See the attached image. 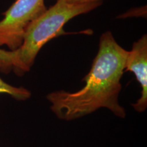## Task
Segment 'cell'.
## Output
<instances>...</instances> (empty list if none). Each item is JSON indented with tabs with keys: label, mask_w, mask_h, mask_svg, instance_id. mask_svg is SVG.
Listing matches in <instances>:
<instances>
[{
	"label": "cell",
	"mask_w": 147,
	"mask_h": 147,
	"mask_svg": "<svg viewBox=\"0 0 147 147\" xmlns=\"http://www.w3.org/2000/svg\"><path fill=\"white\" fill-rule=\"evenodd\" d=\"M127 53L116 42L111 32L103 33L98 53L83 78L84 87L74 93L61 90L47 95L53 113L61 120L72 121L104 108L124 118L126 113L119 104V96Z\"/></svg>",
	"instance_id": "6da1fadb"
},
{
	"label": "cell",
	"mask_w": 147,
	"mask_h": 147,
	"mask_svg": "<svg viewBox=\"0 0 147 147\" xmlns=\"http://www.w3.org/2000/svg\"><path fill=\"white\" fill-rule=\"evenodd\" d=\"M102 5L100 2L69 4L62 1L47 9L27 27L23 44L15 50L17 65L13 71L23 76L30 70L39 51L47 42L64 33L63 27L69 20L91 12Z\"/></svg>",
	"instance_id": "7a4b0ae2"
},
{
	"label": "cell",
	"mask_w": 147,
	"mask_h": 147,
	"mask_svg": "<svg viewBox=\"0 0 147 147\" xmlns=\"http://www.w3.org/2000/svg\"><path fill=\"white\" fill-rule=\"evenodd\" d=\"M47 10L45 0H16L0 21V47L15 51L23 44L29 25Z\"/></svg>",
	"instance_id": "3957f363"
},
{
	"label": "cell",
	"mask_w": 147,
	"mask_h": 147,
	"mask_svg": "<svg viewBox=\"0 0 147 147\" xmlns=\"http://www.w3.org/2000/svg\"><path fill=\"white\" fill-rule=\"evenodd\" d=\"M125 71L135 74L142 87L141 96L132 104L136 111L142 113L147 107V36L143 35L138 41L134 42L131 50L128 51L125 61Z\"/></svg>",
	"instance_id": "277c9868"
},
{
	"label": "cell",
	"mask_w": 147,
	"mask_h": 147,
	"mask_svg": "<svg viewBox=\"0 0 147 147\" xmlns=\"http://www.w3.org/2000/svg\"><path fill=\"white\" fill-rule=\"evenodd\" d=\"M0 93H5L17 100H26L30 98L31 92L23 87H16L6 83L0 78Z\"/></svg>",
	"instance_id": "5b68a950"
},
{
	"label": "cell",
	"mask_w": 147,
	"mask_h": 147,
	"mask_svg": "<svg viewBox=\"0 0 147 147\" xmlns=\"http://www.w3.org/2000/svg\"><path fill=\"white\" fill-rule=\"evenodd\" d=\"M17 65V57L15 51L0 49V71L8 74L15 68Z\"/></svg>",
	"instance_id": "8992f818"
},
{
	"label": "cell",
	"mask_w": 147,
	"mask_h": 147,
	"mask_svg": "<svg viewBox=\"0 0 147 147\" xmlns=\"http://www.w3.org/2000/svg\"><path fill=\"white\" fill-rule=\"evenodd\" d=\"M57 1H59V0H57ZM62 1L69 4H84V3L100 2L103 0H62Z\"/></svg>",
	"instance_id": "52a82bcc"
}]
</instances>
